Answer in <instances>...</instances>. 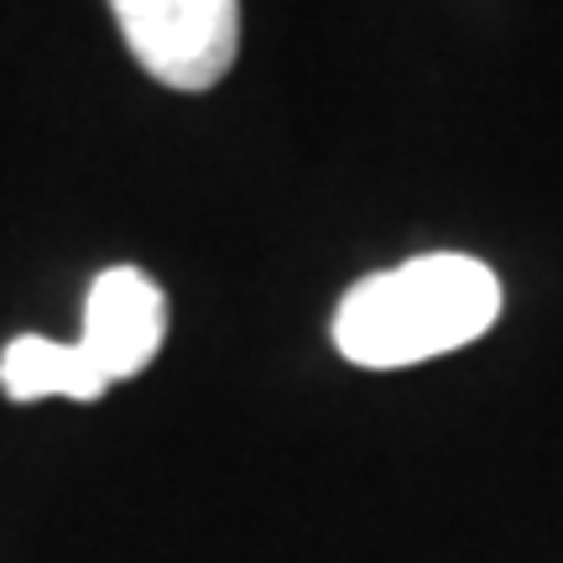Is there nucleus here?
I'll use <instances>...</instances> for the list:
<instances>
[{"label": "nucleus", "instance_id": "20e7f679", "mask_svg": "<svg viewBox=\"0 0 563 563\" xmlns=\"http://www.w3.org/2000/svg\"><path fill=\"white\" fill-rule=\"evenodd\" d=\"M100 365L84 355L79 340H42L21 334L0 350V391L11 402H42V397H68V402H95L104 391Z\"/></svg>", "mask_w": 563, "mask_h": 563}, {"label": "nucleus", "instance_id": "7ed1b4c3", "mask_svg": "<svg viewBox=\"0 0 563 563\" xmlns=\"http://www.w3.org/2000/svg\"><path fill=\"white\" fill-rule=\"evenodd\" d=\"M162 334H167V298L162 287L136 266H110L95 277L84 302L79 344L100 365L104 382H125L157 361Z\"/></svg>", "mask_w": 563, "mask_h": 563}, {"label": "nucleus", "instance_id": "f257e3e1", "mask_svg": "<svg viewBox=\"0 0 563 563\" xmlns=\"http://www.w3.org/2000/svg\"><path fill=\"white\" fill-rule=\"evenodd\" d=\"M501 313V282L475 256H418L365 277L334 313V344L350 365L402 371L475 344Z\"/></svg>", "mask_w": 563, "mask_h": 563}, {"label": "nucleus", "instance_id": "f03ea898", "mask_svg": "<svg viewBox=\"0 0 563 563\" xmlns=\"http://www.w3.org/2000/svg\"><path fill=\"white\" fill-rule=\"evenodd\" d=\"M131 58L167 89H209L241 53V0H110Z\"/></svg>", "mask_w": 563, "mask_h": 563}]
</instances>
